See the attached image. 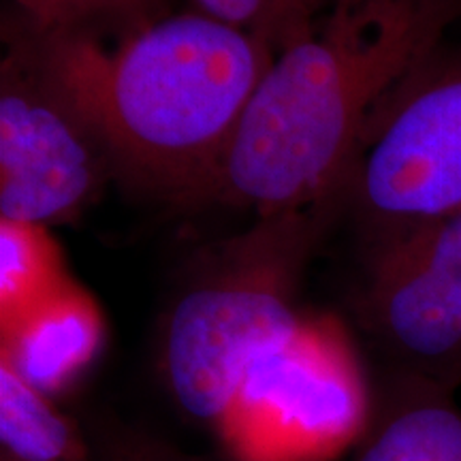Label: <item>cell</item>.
Masks as SVG:
<instances>
[{
	"instance_id": "obj_7",
	"label": "cell",
	"mask_w": 461,
	"mask_h": 461,
	"mask_svg": "<svg viewBox=\"0 0 461 461\" xmlns=\"http://www.w3.org/2000/svg\"><path fill=\"white\" fill-rule=\"evenodd\" d=\"M346 461H461L455 391L412 374H372V411Z\"/></svg>"
},
{
	"instance_id": "obj_1",
	"label": "cell",
	"mask_w": 461,
	"mask_h": 461,
	"mask_svg": "<svg viewBox=\"0 0 461 461\" xmlns=\"http://www.w3.org/2000/svg\"><path fill=\"white\" fill-rule=\"evenodd\" d=\"M346 214V190L263 214L182 269L157 338V370L176 411L230 461H308L344 406L353 350L305 322L310 263Z\"/></svg>"
},
{
	"instance_id": "obj_10",
	"label": "cell",
	"mask_w": 461,
	"mask_h": 461,
	"mask_svg": "<svg viewBox=\"0 0 461 461\" xmlns=\"http://www.w3.org/2000/svg\"><path fill=\"white\" fill-rule=\"evenodd\" d=\"M67 280L60 250L43 227L0 221V331L11 330Z\"/></svg>"
},
{
	"instance_id": "obj_13",
	"label": "cell",
	"mask_w": 461,
	"mask_h": 461,
	"mask_svg": "<svg viewBox=\"0 0 461 461\" xmlns=\"http://www.w3.org/2000/svg\"><path fill=\"white\" fill-rule=\"evenodd\" d=\"M84 425L96 461H230L216 451H188L157 431L120 419H90Z\"/></svg>"
},
{
	"instance_id": "obj_3",
	"label": "cell",
	"mask_w": 461,
	"mask_h": 461,
	"mask_svg": "<svg viewBox=\"0 0 461 461\" xmlns=\"http://www.w3.org/2000/svg\"><path fill=\"white\" fill-rule=\"evenodd\" d=\"M113 152L118 182L177 205L210 199L276 51L201 11L113 45L45 31Z\"/></svg>"
},
{
	"instance_id": "obj_4",
	"label": "cell",
	"mask_w": 461,
	"mask_h": 461,
	"mask_svg": "<svg viewBox=\"0 0 461 461\" xmlns=\"http://www.w3.org/2000/svg\"><path fill=\"white\" fill-rule=\"evenodd\" d=\"M0 221L75 222L118 182L113 152L51 37L3 15Z\"/></svg>"
},
{
	"instance_id": "obj_12",
	"label": "cell",
	"mask_w": 461,
	"mask_h": 461,
	"mask_svg": "<svg viewBox=\"0 0 461 461\" xmlns=\"http://www.w3.org/2000/svg\"><path fill=\"white\" fill-rule=\"evenodd\" d=\"M194 11L263 39L276 54L302 41L331 0H190Z\"/></svg>"
},
{
	"instance_id": "obj_2",
	"label": "cell",
	"mask_w": 461,
	"mask_h": 461,
	"mask_svg": "<svg viewBox=\"0 0 461 461\" xmlns=\"http://www.w3.org/2000/svg\"><path fill=\"white\" fill-rule=\"evenodd\" d=\"M459 17L461 0H331L276 54L207 203L263 216L342 193L374 113Z\"/></svg>"
},
{
	"instance_id": "obj_9",
	"label": "cell",
	"mask_w": 461,
	"mask_h": 461,
	"mask_svg": "<svg viewBox=\"0 0 461 461\" xmlns=\"http://www.w3.org/2000/svg\"><path fill=\"white\" fill-rule=\"evenodd\" d=\"M0 457L9 461H96L84 423L58 408L0 359Z\"/></svg>"
},
{
	"instance_id": "obj_8",
	"label": "cell",
	"mask_w": 461,
	"mask_h": 461,
	"mask_svg": "<svg viewBox=\"0 0 461 461\" xmlns=\"http://www.w3.org/2000/svg\"><path fill=\"white\" fill-rule=\"evenodd\" d=\"M103 342L105 319L99 303L68 278L11 330L0 331V359L58 400L95 363Z\"/></svg>"
},
{
	"instance_id": "obj_5",
	"label": "cell",
	"mask_w": 461,
	"mask_h": 461,
	"mask_svg": "<svg viewBox=\"0 0 461 461\" xmlns=\"http://www.w3.org/2000/svg\"><path fill=\"white\" fill-rule=\"evenodd\" d=\"M461 207V45H438L374 113L346 184L359 250Z\"/></svg>"
},
{
	"instance_id": "obj_6",
	"label": "cell",
	"mask_w": 461,
	"mask_h": 461,
	"mask_svg": "<svg viewBox=\"0 0 461 461\" xmlns=\"http://www.w3.org/2000/svg\"><path fill=\"white\" fill-rule=\"evenodd\" d=\"M350 312L378 367L461 384V207L361 252Z\"/></svg>"
},
{
	"instance_id": "obj_11",
	"label": "cell",
	"mask_w": 461,
	"mask_h": 461,
	"mask_svg": "<svg viewBox=\"0 0 461 461\" xmlns=\"http://www.w3.org/2000/svg\"><path fill=\"white\" fill-rule=\"evenodd\" d=\"M11 9L41 31L115 43L171 14V0H11Z\"/></svg>"
},
{
	"instance_id": "obj_14",
	"label": "cell",
	"mask_w": 461,
	"mask_h": 461,
	"mask_svg": "<svg viewBox=\"0 0 461 461\" xmlns=\"http://www.w3.org/2000/svg\"><path fill=\"white\" fill-rule=\"evenodd\" d=\"M0 461H9V459H3V457H0Z\"/></svg>"
}]
</instances>
